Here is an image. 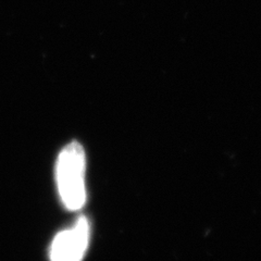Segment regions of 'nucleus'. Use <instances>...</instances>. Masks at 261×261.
Wrapping results in <instances>:
<instances>
[{
  "mask_svg": "<svg viewBox=\"0 0 261 261\" xmlns=\"http://www.w3.org/2000/svg\"><path fill=\"white\" fill-rule=\"evenodd\" d=\"M89 241V224L87 219L81 217L72 228L56 236L50 258L56 261H77L84 256Z\"/></svg>",
  "mask_w": 261,
  "mask_h": 261,
  "instance_id": "nucleus-2",
  "label": "nucleus"
},
{
  "mask_svg": "<svg viewBox=\"0 0 261 261\" xmlns=\"http://www.w3.org/2000/svg\"><path fill=\"white\" fill-rule=\"evenodd\" d=\"M85 151L77 142L67 145L57 161V184L65 208L77 210L84 206L85 190Z\"/></svg>",
  "mask_w": 261,
  "mask_h": 261,
  "instance_id": "nucleus-1",
  "label": "nucleus"
}]
</instances>
